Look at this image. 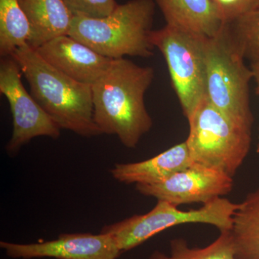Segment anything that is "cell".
Returning a JSON list of instances; mask_svg holds the SVG:
<instances>
[{"instance_id":"1","label":"cell","mask_w":259,"mask_h":259,"mask_svg":"<svg viewBox=\"0 0 259 259\" xmlns=\"http://www.w3.org/2000/svg\"><path fill=\"white\" fill-rule=\"evenodd\" d=\"M154 69L122 58L113 59L94 83V120L101 134L115 135L125 147L134 148L153 126L145 105V94L152 83Z\"/></svg>"},{"instance_id":"2","label":"cell","mask_w":259,"mask_h":259,"mask_svg":"<svg viewBox=\"0 0 259 259\" xmlns=\"http://www.w3.org/2000/svg\"><path fill=\"white\" fill-rule=\"evenodd\" d=\"M11 56L28 81L32 96L59 128L87 138L101 134L94 120L91 85L63 74L28 45Z\"/></svg>"},{"instance_id":"3","label":"cell","mask_w":259,"mask_h":259,"mask_svg":"<svg viewBox=\"0 0 259 259\" xmlns=\"http://www.w3.org/2000/svg\"><path fill=\"white\" fill-rule=\"evenodd\" d=\"M154 0H130L104 18L74 15L69 35L111 59L153 55Z\"/></svg>"},{"instance_id":"4","label":"cell","mask_w":259,"mask_h":259,"mask_svg":"<svg viewBox=\"0 0 259 259\" xmlns=\"http://www.w3.org/2000/svg\"><path fill=\"white\" fill-rule=\"evenodd\" d=\"M187 120L185 141L192 161L233 177L249 152L252 128L233 120L207 97Z\"/></svg>"},{"instance_id":"5","label":"cell","mask_w":259,"mask_h":259,"mask_svg":"<svg viewBox=\"0 0 259 259\" xmlns=\"http://www.w3.org/2000/svg\"><path fill=\"white\" fill-rule=\"evenodd\" d=\"M221 30L205 47L206 97L213 106L238 123L252 128L251 70Z\"/></svg>"},{"instance_id":"6","label":"cell","mask_w":259,"mask_h":259,"mask_svg":"<svg viewBox=\"0 0 259 259\" xmlns=\"http://www.w3.org/2000/svg\"><path fill=\"white\" fill-rule=\"evenodd\" d=\"M238 203L219 197L197 209L183 211L163 200H158L151 211L135 214L120 222L107 225L100 233L108 235L122 252L133 249L155 235L180 225L203 223L216 227L220 232L231 229L233 215Z\"/></svg>"},{"instance_id":"7","label":"cell","mask_w":259,"mask_h":259,"mask_svg":"<svg viewBox=\"0 0 259 259\" xmlns=\"http://www.w3.org/2000/svg\"><path fill=\"white\" fill-rule=\"evenodd\" d=\"M208 37L166 25L153 30L152 42L163 54L172 88L188 119L206 98V42Z\"/></svg>"},{"instance_id":"8","label":"cell","mask_w":259,"mask_h":259,"mask_svg":"<svg viewBox=\"0 0 259 259\" xmlns=\"http://www.w3.org/2000/svg\"><path fill=\"white\" fill-rule=\"evenodd\" d=\"M20 66L12 56L2 58L0 93L9 103L13 130L6 146L10 156H15L23 146L40 136L57 139L61 129L25 90Z\"/></svg>"},{"instance_id":"9","label":"cell","mask_w":259,"mask_h":259,"mask_svg":"<svg viewBox=\"0 0 259 259\" xmlns=\"http://www.w3.org/2000/svg\"><path fill=\"white\" fill-rule=\"evenodd\" d=\"M233 177L221 170L194 162L166 180L152 185H138L136 190L174 205L206 204L233 190Z\"/></svg>"},{"instance_id":"10","label":"cell","mask_w":259,"mask_h":259,"mask_svg":"<svg viewBox=\"0 0 259 259\" xmlns=\"http://www.w3.org/2000/svg\"><path fill=\"white\" fill-rule=\"evenodd\" d=\"M0 248L13 258L117 259L122 253L104 233H64L53 241L32 243L0 242Z\"/></svg>"},{"instance_id":"11","label":"cell","mask_w":259,"mask_h":259,"mask_svg":"<svg viewBox=\"0 0 259 259\" xmlns=\"http://www.w3.org/2000/svg\"><path fill=\"white\" fill-rule=\"evenodd\" d=\"M35 51L63 74L91 86L103 76L113 60L69 35L56 37Z\"/></svg>"},{"instance_id":"12","label":"cell","mask_w":259,"mask_h":259,"mask_svg":"<svg viewBox=\"0 0 259 259\" xmlns=\"http://www.w3.org/2000/svg\"><path fill=\"white\" fill-rule=\"evenodd\" d=\"M192 163L185 141L145 161L116 163L110 173L115 180L126 185H152L166 180Z\"/></svg>"},{"instance_id":"13","label":"cell","mask_w":259,"mask_h":259,"mask_svg":"<svg viewBox=\"0 0 259 259\" xmlns=\"http://www.w3.org/2000/svg\"><path fill=\"white\" fill-rule=\"evenodd\" d=\"M166 25L179 27L212 38L225 21L212 0H154Z\"/></svg>"},{"instance_id":"14","label":"cell","mask_w":259,"mask_h":259,"mask_svg":"<svg viewBox=\"0 0 259 259\" xmlns=\"http://www.w3.org/2000/svg\"><path fill=\"white\" fill-rule=\"evenodd\" d=\"M30 25L28 45L36 50L62 35H69L74 14L64 0H18Z\"/></svg>"},{"instance_id":"15","label":"cell","mask_w":259,"mask_h":259,"mask_svg":"<svg viewBox=\"0 0 259 259\" xmlns=\"http://www.w3.org/2000/svg\"><path fill=\"white\" fill-rule=\"evenodd\" d=\"M229 232L236 259H259V188L238 203Z\"/></svg>"},{"instance_id":"16","label":"cell","mask_w":259,"mask_h":259,"mask_svg":"<svg viewBox=\"0 0 259 259\" xmlns=\"http://www.w3.org/2000/svg\"><path fill=\"white\" fill-rule=\"evenodd\" d=\"M30 25L18 0H0V56H11L28 45Z\"/></svg>"},{"instance_id":"17","label":"cell","mask_w":259,"mask_h":259,"mask_svg":"<svg viewBox=\"0 0 259 259\" xmlns=\"http://www.w3.org/2000/svg\"><path fill=\"white\" fill-rule=\"evenodd\" d=\"M223 31L244 60L259 57V10L225 22Z\"/></svg>"},{"instance_id":"18","label":"cell","mask_w":259,"mask_h":259,"mask_svg":"<svg viewBox=\"0 0 259 259\" xmlns=\"http://www.w3.org/2000/svg\"><path fill=\"white\" fill-rule=\"evenodd\" d=\"M148 259H236L229 231L221 232L217 239L204 248H191L183 238L170 242V254L155 250Z\"/></svg>"},{"instance_id":"19","label":"cell","mask_w":259,"mask_h":259,"mask_svg":"<svg viewBox=\"0 0 259 259\" xmlns=\"http://www.w3.org/2000/svg\"><path fill=\"white\" fill-rule=\"evenodd\" d=\"M74 15L100 18L111 14L117 8L115 0H64Z\"/></svg>"},{"instance_id":"20","label":"cell","mask_w":259,"mask_h":259,"mask_svg":"<svg viewBox=\"0 0 259 259\" xmlns=\"http://www.w3.org/2000/svg\"><path fill=\"white\" fill-rule=\"evenodd\" d=\"M224 21L259 10V0H212Z\"/></svg>"},{"instance_id":"21","label":"cell","mask_w":259,"mask_h":259,"mask_svg":"<svg viewBox=\"0 0 259 259\" xmlns=\"http://www.w3.org/2000/svg\"><path fill=\"white\" fill-rule=\"evenodd\" d=\"M250 69L251 70L253 79L255 83V93L259 96V57L250 61Z\"/></svg>"},{"instance_id":"22","label":"cell","mask_w":259,"mask_h":259,"mask_svg":"<svg viewBox=\"0 0 259 259\" xmlns=\"http://www.w3.org/2000/svg\"><path fill=\"white\" fill-rule=\"evenodd\" d=\"M256 151H257V153H259V136H258V145H257Z\"/></svg>"}]
</instances>
